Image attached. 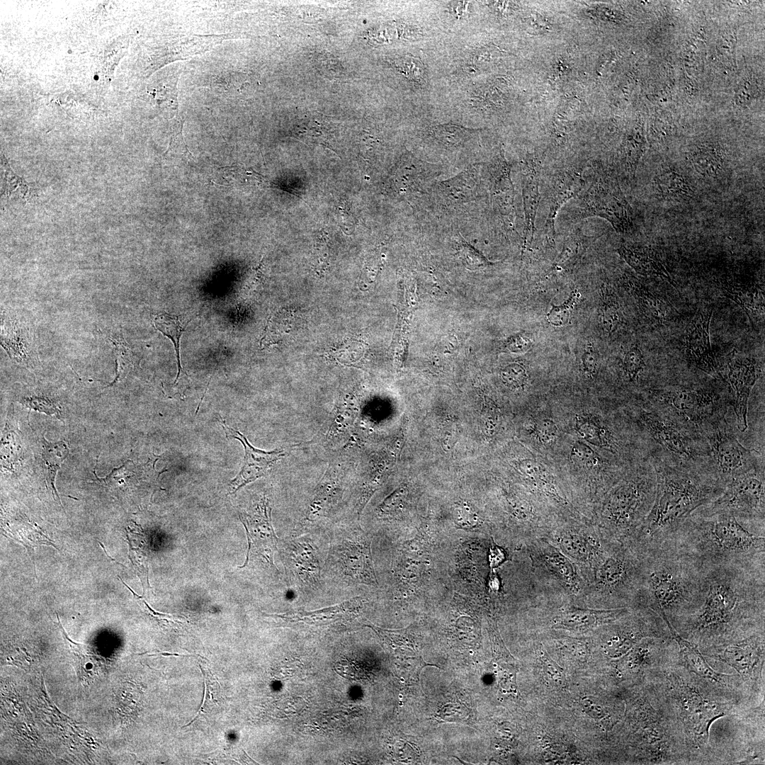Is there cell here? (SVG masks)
Returning a JSON list of instances; mask_svg holds the SVG:
<instances>
[{"label": "cell", "mask_w": 765, "mask_h": 765, "mask_svg": "<svg viewBox=\"0 0 765 765\" xmlns=\"http://www.w3.org/2000/svg\"><path fill=\"white\" fill-rule=\"evenodd\" d=\"M534 431L539 441L543 444L550 443L557 436V427L555 423L549 418L538 420L535 425Z\"/></svg>", "instance_id": "cell-44"}, {"label": "cell", "mask_w": 765, "mask_h": 765, "mask_svg": "<svg viewBox=\"0 0 765 765\" xmlns=\"http://www.w3.org/2000/svg\"><path fill=\"white\" fill-rule=\"evenodd\" d=\"M579 294L576 290L571 293L569 299L560 305H553L547 314L548 321L555 327L566 324Z\"/></svg>", "instance_id": "cell-40"}, {"label": "cell", "mask_w": 765, "mask_h": 765, "mask_svg": "<svg viewBox=\"0 0 765 765\" xmlns=\"http://www.w3.org/2000/svg\"><path fill=\"white\" fill-rule=\"evenodd\" d=\"M582 575L586 588L581 601L601 604L603 609L635 607L641 584V560L625 543H614Z\"/></svg>", "instance_id": "cell-9"}, {"label": "cell", "mask_w": 765, "mask_h": 765, "mask_svg": "<svg viewBox=\"0 0 765 765\" xmlns=\"http://www.w3.org/2000/svg\"><path fill=\"white\" fill-rule=\"evenodd\" d=\"M725 295L742 307L753 329L764 319V292L754 285L723 282Z\"/></svg>", "instance_id": "cell-26"}, {"label": "cell", "mask_w": 765, "mask_h": 765, "mask_svg": "<svg viewBox=\"0 0 765 765\" xmlns=\"http://www.w3.org/2000/svg\"><path fill=\"white\" fill-rule=\"evenodd\" d=\"M448 540L447 533L426 523L394 547L391 572L397 596L409 600L441 592L449 577Z\"/></svg>", "instance_id": "cell-6"}, {"label": "cell", "mask_w": 765, "mask_h": 765, "mask_svg": "<svg viewBox=\"0 0 765 765\" xmlns=\"http://www.w3.org/2000/svg\"><path fill=\"white\" fill-rule=\"evenodd\" d=\"M453 3L452 8L454 14L458 17L464 16L468 11L470 2L456 1Z\"/></svg>", "instance_id": "cell-50"}, {"label": "cell", "mask_w": 765, "mask_h": 765, "mask_svg": "<svg viewBox=\"0 0 765 765\" xmlns=\"http://www.w3.org/2000/svg\"><path fill=\"white\" fill-rule=\"evenodd\" d=\"M764 632L700 650L714 662L732 668L750 694L764 701Z\"/></svg>", "instance_id": "cell-11"}, {"label": "cell", "mask_w": 765, "mask_h": 765, "mask_svg": "<svg viewBox=\"0 0 765 765\" xmlns=\"http://www.w3.org/2000/svg\"><path fill=\"white\" fill-rule=\"evenodd\" d=\"M760 370L756 361L749 357H729L724 367V381L729 383L732 390L731 406L732 407L737 429L744 432L747 429V412L749 399Z\"/></svg>", "instance_id": "cell-19"}, {"label": "cell", "mask_w": 765, "mask_h": 765, "mask_svg": "<svg viewBox=\"0 0 765 765\" xmlns=\"http://www.w3.org/2000/svg\"><path fill=\"white\" fill-rule=\"evenodd\" d=\"M703 436L710 453L712 471L725 486L737 477L764 467L761 455L740 442L726 417L710 426Z\"/></svg>", "instance_id": "cell-12"}, {"label": "cell", "mask_w": 765, "mask_h": 765, "mask_svg": "<svg viewBox=\"0 0 765 765\" xmlns=\"http://www.w3.org/2000/svg\"><path fill=\"white\" fill-rule=\"evenodd\" d=\"M622 366L628 381L636 383L646 367L643 354L638 345H634L626 352Z\"/></svg>", "instance_id": "cell-36"}, {"label": "cell", "mask_w": 765, "mask_h": 765, "mask_svg": "<svg viewBox=\"0 0 765 765\" xmlns=\"http://www.w3.org/2000/svg\"><path fill=\"white\" fill-rule=\"evenodd\" d=\"M656 489L655 469L646 459L638 472L618 480L605 492L591 523L608 540L625 542L651 510Z\"/></svg>", "instance_id": "cell-7"}, {"label": "cell", "mask_w": 765, "mask_h": 765, "mask_svg": "<svg viewBox=\"0 0 765 765\" xmlns=\"http://www.w3.org/2000/svg\"><path fill=\"white\" fill-rule=\"evenodd\" d=\"M289 567L294 578L301 585L317 586L320 580L321 567L317 550L307 540H294L288 547Z\"/></svg>", "instance_id": "cell-23"}, {"label": "cell", "mask_w": 765, "mask_h": 765, "mask_svg": "<svg viewBox=\"0 0 765 765\" xmlns=\"http://www.w3.org/2000/svg\"><path fill=\"white\" fill-rule=\"evenodd\" d=\"M570 559L581 574L592 567L616 543L606 539L591 523L562 521L546 538Z\"/></svg>", "instance_id": "cell-14"}, {"label": "cell", "mask_w": 765, "mask_h": 765, "mask_svg": "<svg viewBox=\"0 0 765 765\" xmlns=\"http://www.w3.org/2000/svg\"><path fill=\"white\" fill-rule=\"evenodd\" d=\"M516 468L540 495L557 506L569 508L570 502L565 494L539 463L529 458L523 459L516 463Z\"/></svg>", "instance_id": "cell-25"}, {"label": "cell", "mask_w": 765, "mask_h": 765, "mask_svg": "<svg viewBox=\"0 0 765 765\" xmlns=\"http://www.w3.org/2000/svg\"><path fill=\"white\" fill-rule=\"evenodd\" d=\"M43 440L42 460L46 475V481L52 487L53 494H55L60 499L55 489V480L61 464L69 454V448L64 441L52 443L47 441L45 438H43Z\"/></svg>", "instance_id": "cell-33"}, {"label": "cell", "mask_w": 765, "mask_h": 765, "mask_svg": "<svg viewBox=\"0 0 765 765\" xmlns=\"http://www.w3.org/2000/svg\"><path fill=\"white\" fill-rule=\"evenodd\" d=\"M765 573L735 567L703 572L701 604L671 623L699 650L764 632Z\"/></svg>", "instance_id": "cell-1"}, {"label": "cell", "mask_w": 765, "mask_h": 765, "mask_svg": "<svg viewBox=\"0 0 765 765\" xmlns=\"http://www.w3.org/2000/svg\"><path fill=\"white\" fill-rule=\"evenodd\" d=\"M1 334V345L10 357L18 363L29 366L33 361V353L28 332L13 324L4 326Z\"/></svg>", "instance_id": "cell-30"}, {"label": "cell", "mask_w": 765, "mask_h": 765, "mask_svg": "<svg viewBox=\"0 0 765 765\" xmlns=\"http://www.w3.org/2000/svg\"><path fill=\"white\" fill-rule=\"evenodd\" d=\"M765 525L698 509L669 543L700 570L735 567L765 573Z\"/></svg>", "instance_id": "cell-3"}, {"label": "cell", "mask_w": 765, "mask_h": 765, "mask_svg": "<svg viewBox=\"0 0 765 765\" xmlns=\"http://www.w3.org/2000/svg\"><path fill=\"white\" fill-rule=\"evenodd\" d=\"M395 68L409 79L420 83L424 80L425 69L421 61L411 56H404L394 62Z\"/></svg>", "instance_id": "cell-39"}, {"label": "cell", "mask_w": 765, "mask_h": 765, "mask_svg": "<svg viewBox=\"0 0 765 765\" xmlns=\"http://www.w3.org/2000/svg\"><path fill=\"white\" fill-rule=\"evenodd\" d=\"M22 403L30 409L44 412L60 419L61 412L59 407L53 402L45 397L35 396L26 397L23 400Z\"/></svg>", "instance_id": "cell-42"}, {"label": "cell", "mask_w": 765, "mask_h": 765, "mask_svg": "<svg viewBox=\"0 0 765 765\" xmlns=\"http://www.w3.org/2000/svg\"><path fill=\"white\" fill-rule=\"evenodd\" d=\"M637 421L645 435L649 460L715 476L703 435L686 429L647 404L637 413Z\"/></svg>", "instance_id": "cell-8"}, {"label": "cell", "mask_w": 765, "mask_h": 765, "mask_svg": "<svg viewBox=\"0 0 765 765\" xmlns=\"http://www.w3.org/2000/svg\"><path fill=\"white\" fill-rule=\"evenodd\" d=\"M618 251L638 273L662 278L675 285L664 264L656 254L649 249L622 246Z\"/></svg>", "instance_id": "cell-28"}, {"label": "cell", "mask_w": 765, "mask_h": 765, "mask_svg": "<svg viewBox=\"0 0 765 765\" xmlns=\"http://www.w3.org/2000/svg\"><path fill=\"white\" fill-rule=\"evenodd\" d=\"M698 509L706 514H728L742 521L765 525L764 467L732 479L719 497Z\"/></svg>", "instance_id": "cell-13"}, {"label": "cell", "mask_w": 765, "mask_h": 765, "mask_svg": "<svg viewBox=\"0 0 765 765\" xmlns=\"http://www.w3.org/2000/svg\"><path fill=\"white\" fill-rule=\"evenodd\" d=\"M110 341L113 344L116 356V375L113 382L109 386L113 385L116 381L122 378L130 368V366L132 364V353L125 344L123 336L120 335L114 336L110 338Z\"/></svg>", "instance_id": "cell-37"}, {"label": "cell", "mask_w": 765, "mask_h": 765, "mask_svg": "<svg viewBox=\"0 0 765 765\" xmlns=\"http://www.w3.org/2000/svg\"><path fill=\"white\" fill-rule=\"evenodd\" d=\"M21 453V441L13 431L4 434L1 440V462L4 467L12 468Z\"/></svg>", "instance_id": "cell-38"}, {"label": "cell", "mask_w": 765, "mask_h": 765, "mask_svg": "<svg viewBox=\"0 0 765 765\" xmlns=\"http://www.w3.org/2000/svg\"><path fill=\"white\" fill-rule=\"evenodd\" d=\"M171 150H173V152L174 150H178V152L185 155L187 154L188 156H192L191 153L187 149L186 144L182 136L181 122L176 125L173 129L172 137L171 138V141L169 142V146L166 153Z\"/></svg>", "instance_id": "cell-47"}, {"label": "cell", "mask_w": 765, "mask_h": 765, "mask_svg": "<svg viewBox=\"0 0 765 765\" xmlns=\"http://www.w3.org/2000/svg\"><path fill=\"white\" fill-rule=\"evenodd\" d=\"M647 404L703 436L710 426L726 417L731 400L713 388L673 385L650 389Z\"/></svg>", "instance_id": "cell-10"}, {"label": "cell", "mask_w": 765, "mask_h": 765, "mask_svg": "<svg viewBox=\"0 0 765 765\" xmlns=\"http://www.w3.org/2000/svg\"><path fill=\"white\" fill-rule=\"evenodd\" d=\"M642 578L635 607L648 608L672 623L701 603L703 572L664 543L640 556Z\"/></svg>", "instance_id": "cell-5"}, {"label": "cell", "mask_w": 765, "mask_h": 765, "mask_svg": "<svg viewBox=\"0 0 765 765\" xmlns=\"http://www.w3.org/2000/svg\"><path fill=\"white\" fill-rule=\"evenodd\" d=\"M654 189L661 198L669 200H689L693 195L688 180L674 171L658 174L654 179Z\"/></svg>", "instance_id": "cell-31"}, {"label": "cell", "mask_w": 765, "mask_h": 765, "mask_svg": "<svg viewBox=\"0 0 765 765\" xmlns=\"http://www.w3.org/2000/svg\"><path fill=\"white\" fill-rule=\"evenodd\" d=\"M623 320V312L616 293L609 288L601 292V321L605 332L614 333Z\"/></svg>", "instance_id": "cell-34"}, {"label": "cell", "mask_w": 765, "mask_h": 765, "mask_svg": "<svg viewBox=\"0 0 765 765\" xmlns=\"http://www.w3.org/2000/svg\"><path fill=\"white\" fill-rule=\"evenodd\" d=\"M570 455L574 462L586 468H596L601 463V459L594 450L582 441H577L572 446Z\"/></svg>", "instance_id": "cell-41"}, {"label": "cell", "mask_w": 765, "mask_h": 765, "mask_svg": "<svg viewBox=\"0 0 765 765\" xmlns=\"http://www.w3.org/2000/svg\"><path fill=\"white\" fill-rule=\"evenodd\" d=\"M543 669L551 676L550 679L557 684H562L563 675L558 666L552 660L545 657L543 660Z\"/></svg>", "instance_id": "cell-49"}, {"label": "cell", "mask_w": 765, "mask_h": 765, "mask_svg": "<svg viewBox=\"0 0 765 765\" xmlns=\"http://www.w3.org/2000/svg\"><path fill=\"white\" fill-rule=\"evenodd\" d=\"M330 555L335 567L344 577L357 584L378 586L370 540L362 530L357 529L343 537L332 546Z\"/></svg>", "instance_id": "cell-16"}, {"label": "cell", "mask_w": 765, "mask_h": 765, "mask_svg": "<svg viewBox=\"0 0 765 765\" xmlns=\"http://www.w3.org/2000/svg\"><path fill=\"white\" fill-rule=\"evenodd\" d=\"M522 550L528 556L531 565L555 582L567 596L580 600L585 581L577 565L557 547L545 538L536 540Z\"/></svg>", "instance_id": "cell-15"}, {"label": "cell", "mask_w": 765, "mask_h": 765, "mask_svg": "<svg viewBox=\"0 0 765 765\" xmlns=\"http://www.w3.org/2000/svg\"><path fill=\"white\" fill-rule=\"evenodd\" d=\"M487 559L489 570H494L510 560L507 552L498 545L493 537L489 541Z\"/></svg>", "instance_id": "cell-43"}, {"label": "cell", "mask_w": 765, "mask_h": 765, "mask_svg": "<svg viewBox=\"0 0 765 765\" xmlns=\"http://www.w3.org/2000/svg\"><path fill=\"white\" fill-rule=\"evenodd\" d=\"M582 365L585 373L591 377H594L597 373L599 358L591 344H589L582 357Z\"/></svg>", "instance_id": "cell-46"}, {"label": "cell", "mask_w": 765, "mask_h": 765, "mask_svg": "<svg viewBox=\"0 0 765 765\" xmlns=\"http://www.w3.org/2000/svg\"><path fill=\"white\" fill-rule=\"evenodd\" d=\"M712 307L698 311L688 324L681 342L688 361L696 368L713 378L723 380L722 368L712 349L710 324Z\"/></svg>", "instance_id": "cell-17"}, {"label": "cell", "mask_w": 765, "mask_h": 765, "mask_svg": "<svg viewBox=\"0 0 765 765\" xmlns=\"http://www.w3.org/2000/svg\"><path fill=\"white\" fill-rule=\"evenodd\" d=\"M585 212L608 220L620 232L633 227L632 211L617 183L609 178L599 179L585 197Z\"/></svg>", "instance_id": "cell-18"}, {"label": "cell", "mask_w": 765, "mask_h": 765, "mask_svg": "<svg viewBox=\"0 0 765 765\" xmlns=\"http://www.w3.org/2000/svg\"><path fill=\"white\" fill-rule=\"evenodd\" d=\"M231 38V34L190 35L174 37L173 40L164 48L161 64L191 58Z\"/></svg>", "instance_id": "cell-24"}, {"label": "cell", "mask_w": 765, "mask_h": 765, "mask_svg": "<svg viewBox=\"0 0 765 765\" xmlns=\"http://www.w3.org/2000/svg\"><path fill=\"white\" fill-rule=\"evenodd\" d=\"M363 599L361 597H355L339 605L313 612H300L288 616L286 618L294 620H302L312 623L317 622L329 623L340 619L351 618L363 605Z\"/></svg>", "instance_id": "cell-29"}, {"label": "cell", "mask_w": 765, "mask_h": 765, "mask_svg": "<svg viewBox=\"0 0 765 765\" xmlns=\"http://www.w3.org/2000/svg\"><path fill=\"white\" fill-rule=\"evenodd\" d=\"M502 378L509 385L520 387L525 383L527 375L523 366L512 364L507 366L502 372Z\"/></svg>", "instance_id": "cell-45"}, {"label": "cell", "mask_w": 765, "mask_h": 765, "mask_svg": "<svg viewBox=\"0 0 765 765\" xmlns=\"http://www.w3.org/2000/svg\"><path fill=\"white\" fill-rule=\"evenodd\" d=\"M645 681L679 725L690 764H716L710 743L712 725L722 718L743 715L752 708L688 672L678 657L650 672Z\"/></svg>", "instance_id": "cell-2"}, {"label": "cell", "mask_w": 765, "mask_h": 765, "mask_svg": "<svg viewBox=\"0 0 765 765\" xmlns=\"http://www.w3.org/2000/svg\"><path fill=\"white\" fill-rule=\"evenodd\" d=\"M99 544L101 545V547H102V548L103 549V551H104L105 554H106V555H107V557H108L109 559H110V560H111L112 561H114V562H116L117 564L120 565V566H123V567H125V565H123V564H120V563H119V562H118V561H116V560H115L114 558H112L111 557H110V556H109V555H108V553H107V552H106V549H105V548H104V545H103V543H101V542H99Z\"/></svg>", "instance_id": "cell-51"}, {"label": "cell", "mask_w": 765, "mask_h": 765, "mask_svg": "<svg viewBox=\"0 0 765 765\" xmlns=\"http://www.w3.org/2000/svg\"><path fill=\"white\" fill-rule=\"evenodd\" d=\"M633 608H588L567 606L552 618V628L572 633H586L614 622L628 614Z\"/></svg>", "instance_id": "cell-21"}, {"label": "cell", "mask_w": 765, "mask_h": 765, "mask_svg": "<svg viewBox=\"0 0 765 765\" xmlns=\"http://www.w3.org/2000/svg\"><path fill=\"white\" fill-rule=\"evenodd\" d=\"M245 527L249 548L247 562L251 552L261 555L268 562L273 564V555L277 550V541L271 524V507L268 501L264 498L258 504L254 512L246 514L242 520Z\"/></svg>", "instance_id": "cell-22"}, {"label": "cell", "mask_w": 765, "mask_h": 765, "mask_svg": "<svg viewBox=\"0 0 765 765\" xmlns=\"http://www.w3.org/2000/svg\"><path fill=\"white\" fill-rule=\"evenodd\" d=\"M222 424L227 437L239 440L244 448L242 468L229 487V494H234L247 484L266 475L272 465L283 457L285 453L280 450L266 451L256 448L250 444L245 436L230 428L224 420H222Z\"/></svg>", "instance_id": "cell-20"}, {"label": "cell", "mask_w": 765, "mask_h": 765, "mask_svg": "<svg viewBox=\"0 0 765 765\" xmlns=\"http://www.w3.org/2000/svg\"><path fill=\"white\" fill-rule=\"evenodd\" d=\"M650 461L657 475L654 501L643 522L623 543L638 556L668 542L695 510L719 497L725 487L710 474Z\"/></svg>", "instance_id": "cell-4"}, {"label": "cell", "mask_w": 765, "mask_h": 765, "mask_svg": "<svg viewBox=\"0 0 765 765\" xmlns=\"http://www.w3.org/2000/svg\"><path fill=\"white\" fill-rule=\"evenodd\" d=\"M504 346L512 352H524L531 348L532 342L526 336L518 334L508 339Z\"/></svg>", "instance_id": "cell-48"}, {"label": "cell", "mask_w": 765, "mask_h": 765, "mask_svg": "<svg viewBox=\"0 0 765 765\" xmlns=\"http://www.w3.org/2000/svg\"><path fill=\"white\" fill-rule=\"evenodd\" d=\"M629 288L650 322L662 324L672 319L673 307L665 299L637 282H630Z\"/></svg>", "instance_id": "cell-27"}, {"label": "cell", "mask_w": 765, "mask_h": 765, "mask_svg": "<svg viewBox=\"0 0 765 765\" xmlns=\"http://www.w3.org/2000/svg\"><path fill=\"white\" fill-rule=\"evenodd\" d=\"M154 324L155 327L164 336L169 338L174 344L178 368L176 377L177 380L181 370L180 339L185 330L186 324L182 322L178 317L168 314H160L157 315L154 318Z\"/></svg>", "instance_id": "cell-35"}, {"label": "cell", "mask_w": 765, "mask_h": 765, "mask_svg": "<svg viewBox=\"0 0 765 765\" xmlns=\"http://www.w3.org/2000/svg\"><path fill=\"white\" fill-rule=\"evenodd\" d=\"M576 429L579 434L591 444L613 452L616 447L615 437L610 429L599 421L577 416Z\"/></svg>", "instance_id": "cell-32"}]
</instances>
